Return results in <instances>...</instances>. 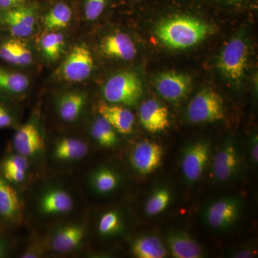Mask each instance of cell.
I'll return each instance as SVG.
<instances>
[{
	"mask_svg": "<svg viewBox=\"0 0 258 258\" xmlns=\"http://www.w3.org/2000/svg\"><path fill=\"white\" fill-rule=\"evenodd\" d=\"M211 31L208 24L193 17L178 15L161 21L156 34L169 48L184 50L205 40Z\"/></svg>",
	"mask_w": 258,
	"mask_h": 258,
	"instance_id": "1",
	"label": "cell"
},
{
	"mask_svg": "<svg viewBox=\"0 0 258 258\" xmlns=\"http://www.w3.org/2000/svg\"><path fill=\"white\" fill-rule=\"evenodd\" d=\"M248 46L243 37L231 39L222 49L217 60V68L220 74L232 85L239 86L247 69Z\"/></svg>",
	"mask_w": 258,
	"mask_h": 258,
	"instance_id": "2",
	"label": "cell"
},
{
	"mask_svg": "<svg viewBox=\"0 0 258 258\" xmlns=\"http://www.w3.org/2000/svg\"><path fill=\"white\" fill-rule=\"evenodd\" d=\"M103 96L109 103L136 106L143 96L142 81L132 71L118 73L111 76L105 83Z\"/></svg>",
	"mask_w": 258,
	"mask_h": 258,
	"instance_id": "3",
	"label": "cell"
},
{
	"mask_svg": "<svg viewBox=\"0 0 258 258\" xmlns=\"http://www.w3.org/2000/svg\"><path fill=\"white\" fill-rule=\"evenodd\" d=\"M186 115L191 123L197 124L222 120L225 116L223 100L212 90H202L189 102Z\"/></svg>",
	"mask_w": 258,
	"mask_h": 258,
	"instance_id": "4",
	"label": "cell"
},
{
	"mask_svg": "<svg viewBox=\"0 0 258 258\" xmlns=\"http://www.w3.org/2000/svg\"><path fill=\"white\" fill-rule=\"evenodd\" d=\"M94 67L92 52L84 44L76 45L58 69V76L69 82H81L87 79Z\"/></svg>",
	"mask_w": 258,
	"mask_h": 258,
	"instance_id": "5",
	"label": "cell"
},
{
	"mask_svg": "<svg viewBox=\"0 0 258 258\" xmlns=\"http://www.w3.org/2000/svg\"><path fill=\"white\" fill-rule=\"evenodd\" d=\"M242 212V203L237 198L220 199L208 205L204 212V220L210 228L227 230L235 225Z\"/></svg>",
	"mask_w": 258,
	"mask_h": 258,
	"instance_id": "6",
	"label": "cell"
},
{
	"mask_svg": "<svg viewBox=\"0 0 258 258\" xmlns=\"http://www.w3.org/2000/svg\"><path fill=\"white\" fill-rule=\"evenodd\" d=\"M211 153V145L208 142H194L184 149L181 159V171L189 184L197 182L203 176Z\"/></svg>",
	"mask_w": 258,
	"mask_h": 258,
	"instance_id": "7",
	"label": "cell"
},
{
	"mask_svg": "<svg viewBox=\"0 0 258 258\" xmlns=\"http://www.w3.org/2000/svg\"><path fill=\"white\" fill-rule=\"evenodd\" d=\"M191 77L182 73H161L154 80L156 89L166 101L178 102L189 94L191 88Z\"/></svg>",
	"mask_w": 258,
	"mask_h": 258,
	"instance_id": "8",
	"label": "cell"
},
{
	"mask_svg": "<svg viewBox=\"0 0 258 258\" xmlns=\"http://www.w3.org/2000/svg\"><path fill=\"white\" fill-rule=\"evenodd\" d=\"M0 22L17 37L30 36L35 30L36 18L30 7L21 6L0 10Z\"/></svg>",
	"mask_w": 258,
	"mask_h": 258,
	"instance_id": "9",
	"label": "cell"
},
{
	"mask_svg": "<svg viewBox=\"0 0 258 258\" xmlns=\"http://www.w3.org/2000/svg\"><path fill=\"white\" fill-rule=\"evenodd\" d=\"M163 154L162 147L159 144L144 141L134 147L131 154V163L137 172L146 175L160 166Z\"/></svg>",
	"mask_w": 258,
	"mask_h": 258,
	"instance_id": "10",
	"label": "cell"
},
{
	"mask_svg": "<svg viewBox=\"0 0 258 258\" xmlns=\"http://www.w3.org/2000/svg\"><path fill=\"white\" fill-rule=\"evenodd\" d=\"M240 159L238 150L232 142H227L217 152L213 164L212 175L218 182H225L232 179L238 172Z\"/></svg>",
	"mask_w": 258,
	"mask_h": 258,
	"instance_id": "11",
	"label": "cell"
},
{
	"mask_svg": "<svg viewBox=\"0 0 258 258\" xmlns=\"http://www.w3.org/2000/svg\"><path fill=\"white\" fill-rule=\"evenodd\" d=\"M139 120L147 132L156 134L164 132L169 125L166 107L154 98L143 102L139 108Z\"/></svg>",
	"mask_w": 258,
	"mask_h": 258,
	"instance_id": "12",
	"label": "cell"
},
{
	"mask_svg": "<svg viewBox=\"0 0 258 258\" xmlns=\"http://www.w3.org/2000/svg\"><path fill=\"white\" fill-rule=\"evenodd\" d=\"M100 49L108 57L124 61L134 60L137 53L133 40L123 32H115L103 37Z\"/></svg>",
	"mask_w": 258,
	"mask_h": 258,
	"instance_id": "13",
	"label": "cell"
},
{
	"mask_svg": "<svg viewBox=\"0 0 258 258\" xmlns=\"http://www.w3.org/2000/svg\"><path fill=\"white\" fill-rule=\"evenodd\" d=\"M13 145L18 154L28 157L41 152L44 148V141L36 124L29 122L17 131Z\"/></svg>",
	"mask_w": 258,
	"mask_h": 258,
	"instance_id": "14",
	"label": "cell"
},
{
	"mask_svg": "<svg viewBox=\"0 0 258 258\" xmlns=\"http://www.w3.org/2000/svg\"><path fill=\"white\" fill-rule=\"evenodd\" d=\"M98 110L101 116L111 125L115 132L125 135L132 133L135 118L128 108L122 105L102 103L98 105Z\"/></svg>",
	"mask_w": 258,
	"mask_h": 258,
	"instance_id": "15",
	"label": "cell"
},
{
	"mask_svg": "<svg viewBox=\"0 0 258 258\" xmlns=\"http://www.w3.org/2000/svg\"><path fill=\"white\" fill-rule=\"evenodd\" d=\"M167 243L173 257L200 258L203 257L201 246L186 232L174 230L167 236Z\"/></svg>",
	"mask_w": 258,
	"mask_h": 258,
	"instance_id": "16",
	"label": "cell"
},
{
	"mask_svg": "<svg viewBox=\"0 0 258 258\" xmlns=\"http://www.w3.org/2000/svg\"><path fill=\"white\" fill-rule=\"evenodd\" d=\"M74 207L72 197L64 190L55 189L47 191L40 203V210L47 215H62L71 211Z\"/></svg>",
	"mask_w": 258,
	"mask_h": 258,
	"instance_id": "17",
	"label": "cell"
},
{
	"mask_svg": "<svg viewBox=\"0 0 258 258\" xmlns=\"http://www.w3.org/2000/svg\"><path fill=\"white\" fill-rule=\"evenodd\" d=\"M84 235L85 231L82 226L66 225L55 232L51 246L55 252L62 253L71 252L81 243Z\"/></svg>",
	"mask_w": 258,
	"mask_h": 258,
	"instance_id": "18",
	"label": "cell"
},
{
	"mask_svg": "<svg viewBox=\"0 0 258 258\" xmlns=\"http://www.w3.org/2000/svg\"><path fill=\"white\" fill-rule=\"evenodd\" d=\"M86 96L80 91H71L64 93L57 105V113L64 121L71 122L77 120L86 104Z\"/></svg>",
	"mask_w": 258,
	"mask_h": 258,
	"instance_id": "19",
	"label": "cell"
},
{
	"mask_svg": "<svg viewBox=\"0 0 258 258\" xmlns=\"http://www.w3.org/2000/svg\"><path fill=\"white\" fill-rule=\"evenodd\" d=\"M20 203L18 192L9 181L0 178V216L14 220L20 215Z\"/></svg>",
	"mask_w": 258,
	"mask_h": 258,
	"instance_id": "20",
	"label": "cell"
},
{
	"mask_svg": "<svg viewBox=\"0 0 258 258\" xmlns=\"http://www.w3.org/2000/svg\"><path fill=\"white\" fill-rule=\"evenodd\" d=\"M87 144L81 139L63 138L56 144L54 155L60 161L80 160L88 154Z\"/></svg>",
	"mask_w": 258,
	"mask_h": 258,
	"instance_id": "21",
	"label": "cell"
},
{
	"mask_svg": "<svg viewBox=\"0 0 258 258\" xmlns=\"http://www.w3.org/2000/svg\"><path fill=\"white\" fill-rule=\"evenodd\" d=\"M132 252L139 258H164L167 254L160 239L154 235L142 236L136 240Z\"/></svg>",
	"mask_w": 258,
	"mask_h": 258,
	"instance_id": "22",
	"label": "cell"
},
{
	"mask_svg": "<svg viewBox=\"0 0 258 258\" xmlns=\"http://www.w3.org/2000/svg\"><path fill=\"white\" fill-rule=\"evenodd\" d=\"M28 160L26 157L17 153L5 159L3 164L5 179L9 182H23L28 169Z\"/></svg>",
	"mask_w": 258,
	"mask_h": 258,
	"instance_id": "23",
	"label": "cell"
},
{
	"mask_svg": "<svg viewBox=\"0 0 258 258\" xmlns=\"http://www.w3.org/2000/svg\"><path fill=\"white\" fill-rule=\"evenodd\" d=\"M71 8L63 3L54 5L44 18V27L49 31H56L66 28L72 19Z\"/></svg>",
	"mask_w": 258,
	"mask_h": 258,
	"instance_id": "24",
	"label": "cell"
},
{
	"mask_svg": "<svg viewBox=\"0 0 258 258\" xmlns=\"http://www.w3.org/2000/svg\"><path fill=\"white\" fill-rule=\"evenodd\" d=\"M29 84L25 75L0 67V91L17 94L26 91Z\"/></svg>",
	"mask_w": 258,
	"mask_h": 258,
	"instance_id": "25",
	"label": "cell"
},
{
	"mask_svg": "<svg viewBox=\"0 0 258 258\" xmlns=\"http://www.w3.org/2000/svg\"><path fill=\"white\" fill-rule=\"evenodd\" d=\"M93 139L102 147L112 148L118 142L116 132L103 117L95 120L91 128Z\"/></svg>",
	"mask_w": 258,
	"mask_h": 258,
	"instance_id": "26",
	"label": "cell"
},
{
	"mask_svg": "<svg viewBox=\"0 0 258 258\" xmlns=\"http://www.w3.org/2000/svg\"><path fill=\"white\" fill-rule=\"evenodd\" d=\"M91 184L99 194L111 192L118 186L119 179L114 171L104 167L98 169L91 176Z\"/></svg>",
	"mask_w": 258,
	"mask_h": 258,
	"instance_id": "27",
	"label": "cell"
},
{
	"mask_svg": "<svg viewBox=\"0 0 258 258\" xmlns=\"http://www.w3.org/2000/svg\"><path fill=\"white\" fill-rule=\"evenodd\" d=\"M64 36L60 32L51 31L42 36L40 45L44 55L50 60H56L63 50Z\"/></svg>",
	"mask_w": 258,
	"mask_h": 258,
	"instance_id": "28",
	"label": "cell"
},
{
	"mask_svg": "<svg viewBox=\"0 0 258 258\" xmlns=\"http://www.w3.org/2000/svg\"><path fill=\"white\" fill-rule=\"evenodd\" d=\"M171 201V194L169 190L161 188L157 189L149 198L145 206L148 216H156L161 213L169 206Z\"/></svg>",
	"mask_w": 258,
	"mask_h": 258,
	"instance_id": "29",
	"label": "cell"
},
{
	"mask_svg": "<svg viewBox=\"0 0 258 258\" xmlns=\"http://www.w3.org/2000/svg\"><path fill=\"white\" fill-rule=\"evenodd\" d=\"M120 228L121 220L118 212L109 211L102 215L98 223V231L101 235H113L118 232Z\"/></svg>",
	"mask_w": 258,
	"mask_h": 258,
	"instance_id": "30",
	"label": "cell"
},
{
	"mask_svg": "<svg viewBox=\"0 0 258 258\" xmlns=\"http://www.w3.org/2000/svg\"><path fill=\"white\" fill-rule=\"evenodd\" d=\"M107 0H86L84 5L85 18L94 21L101 16L106 8Z\"/></svg>",
	"mask_w": 258,
	"mask_h": 258,
	"instance_id": "31",
	"label": "cell"
},
{
	"mask_svg": "<svg viewBox=\"0 0 258 258\" xmlns=\"http://www.w3.org/2000/svg\"><path fill=\"white\" fill-rule=\"evenodd\" d=\"M0 58L8 63L17 66L16 40H7L0 45Z\"/></svg>",
	"mask_w": 258,
	"mask_h": 258,
	"instance_id": "32",
	"label": "cell"
},
{
	"mask_svg": "<svg viewBox=\"0 0 258 258\" xmlns=\"http://www.w3.org/2000/svg\"><path fill=\"white\" fill-rule=\"evenodd\" d=\"M16 59L17 66H30L33 60L31 50L23 42L16 40Z\"/></svg>",
	"mask_w": 258,
	"mask_h": 258,
	"instance_id": "33",
	"label": "cell"
},
{
	"mask_svg": "<svg viewBox=\"0 0 258 258\" xmlns=\"http://www.w3.org/2000/svg\"><path fill=\"white\" fill-rule=\"evenodd\" d=\"M13 123L11 115L4 107L0 106V128L10 126Z\"/></svg>",
	"mask_w": 258,
	"mask_h": 258,
	"instance_id": "34",
	"label": "cell"
},
{
	"mask_svg": "<svg viewBox=\"0 0 258 258\" xmlns=\"http://www.w3.org/2000/svg\"><path fill=\"white\" fill-rule=\"evenodd\" d=\"M249 153H250L251 159L254 164H257L258 161V139L257 136H254L251 139L249 144Z\"/></svg>",
	"mask_w": 258,
	"mask_h": 258,
	"instance_id": "35",
	"label": "cell"
},
{
	"mask_svg": "<svg viewBox=\"0 0 258 258\" xmlns=\"http://www.w3.org/2000/svg\"><path fill=\"white\" fill-rule=\"evenodd\" d=\"M25 0H0V10L17 8L23 5Z\"/></svg>",
	"mask_w": 258,
	"mask_h": 258,
	"instance_id": "36",
	"label": "cell"
},
{
	"mask_svg": "<svg viewBox=\"0 0 258 258\" xmlns=\"http://www.w3.org/2000/svg\"><path fill=\"white\" fill-rule=\"evenodd\" d=\"M255 255V251L252 248L241 249L232 254V257L237 258L254 257Z\"/></svg>",
	"mask_w": 258,
	"mask_h": 258,
	"instance_id": "37",
	"label": "cell"
},
{
	"mask_svg": "<svg viewBox=\"0 0 258 258\" xmlns=\"http://www.w3.org/2000/svg\"><path fill=\"white\" fill-rule=\"evenodd\" d=\"M7 244L5 241L0 240V257H3L6 254Z\"/></svg>",
	"mask_w": 258,
	"mask_h": 258,
	"instance_id": "38",
	"label": "cell"
},
{
	"mask_svg": "<svg viewBox=\"0 0 258 258\" xmlns=\"http://www.w3.org/2000/svg\"><path fill=\"white\" fill-rule=\"evenodd\" d=\"M232 1H237V0H232Z\"/></svg>",
	"mask_w": 258,
	"mask_h": 258,
	"instance_id": "39",
	"label": "cell"
}]
</instances>
